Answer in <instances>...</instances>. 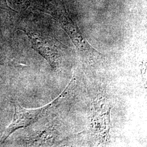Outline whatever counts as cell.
Returning <instances> with one entry per match:
<instances>
[{
	"label": "cell",
	"instance_id": "3",
	"mask_svg": "<svg viewBox=\"0 0 147 147\" xmlns=\"http://www.w3.org/2000/svg\"><path fill=\"white\" fill-rule=\"evenodd\" d=\"M110 102L105 98H96L93 102L90 127L93 134L101 142L110 140Z\"/></svg>",
	"mask_w": 147,
	"mask_h": 147
},
{
	"label": "cell",
	"instance_id": "4",
	"mask_svg": "<svg viewBox=\"0 0 147 147\" xmlns=\"http://www.w3.org/2000/svg\"><path fill=\"white\" fill-rule=\"evenodd\" d=\"M33 47L41 55L54 69L58 68L61 61L59 48L53 39L32 32L24 31Z\"/></svg>",
	"mask_w": 147,
	"mask_h": 147
},
{
	"label": "cell",
	"instance_id": "1",
	"mask_svg": "<svg viewBox=\"0 0 147 147\" xmlns=\"http://www.w3.org/2000/svg\"><path fill=\"white\" fill-rule=\"evenodd\" d=\"M41 10L50 14L60 24L67 33L81 56L90 62L102 61L104 56L93 47L70 18L64 5L59 3L49 2L42 7Z\"/></svg>",
	"mask_w": 147,
	"mask_h": 147
},
{
	"label": "cell",
	"instance_id": "6",
	"mask_svg": "<svg viewBox=\"0 0 147 147\" xmlns=\"http://www.w3.org/2000/svg\"><path fill=\"white\" fill-rule=\"evenodd\" d=\"M2 58H1V57L0 56V64H2Z\"/></svg>",
	"mask_w": 147,
	"mask_h": 147
},
{
	"label": "cell",
	"instance_id": "5",
	"mask_svg": "<svg viewBox=\"0 0 147 147\" xmlns=\"http://www.w3.org/2000/svg\"><path fill=\"white\" fill-rule=\"evenodd\" d=\"M13 9L8 6L5 0H0V14L10 11Z\"/></svg>",
	"mask_w": 147,
	"mask_h": 147
},
{
	"label": "cell",
	"instance_id": "2",
	"mask_svg": "<svg viewBox=\"0 0 147 147\" xmlns=\"http://www.w3.org/2000/svg\"><path fill=\"white\" fill-rule=\"evenodd\" d=\"M73 81H70L65 89L58 95L56 99L42 107L37 109H26L21 107L18 103L14 104V114L13 118L10 124L5 128L1 138H0V144L5 141L7 138L16 130L30 125L42 117L48 110L58 104L59 100L64 98L67 94L69 88L73 83Z\"/></svg>",
	"mask_w": 147,
	"mask_h": 147
}]
</instances>
